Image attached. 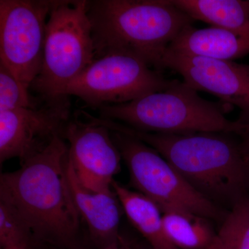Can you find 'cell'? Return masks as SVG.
Returning a JSON list of instances; mask_svg holds the SVG:
<instances>
[{
  "instance_id": "cell-17",
  "label": "cell",
  "mask_w": 249,
  "mask_h": 249,
  "mask_svg": "<svg viewBox=\"0 0 249 249\" xmlns=\"http://www.w3.org/2000/svg\"><path fill=\"white\" fill-rule=\"evenodd\" d=\"M208 249H249V196L241 198L228 211Z\"/></svg>"
},
{
  "instance_id": "cell-5",
  "label": "cell",
  "mask_w": 249,
  "mask_h": 249,
  "mask_svg": "<svg viewBox=\"0 0 249 249\" xmlns=\"http://www.w3.org/2000/svg\"><path fill=\"white\" fill-rule=\"evenodd\" d=\"M89 1H53L46 27L42 68L30 89L43 100L62 93L96 59Z\"/></svg>"
},
{
  "instance_id": "cell-10",
  "label": "cell",
  "mask_w": 249,
  "mask_h": 249,
  "mask_svg": "<svg viewBox=\"0 0 249 249\" xmlns=\"http://www.w3.org/2000/svg\"><path fill=\"white\" fill-rule=\"evenodd\" d=\"M82 115L81 120L69 121L62 133L69 142V160L85 188L109 191L114 177L120 171L122 157L110 130L88 113Z\"/></svg>"
},
{
  "instance_id": "cell-8",
  "label": "cell",
  "mask_w": 249,
  "mask_h": 249,
  "mask_svg": "<svg viewBox=\"0 0 249 249\" xmlns=\"http://www.w3.org/2000/svg\"><path fill=\"white\" fill-rule=\"evenodd\" d=\"M54 1H0V62L29 92L42 68L46 27Z\"/></svg>"
},
{
  "instance_id": "cell-18",
  "label": "cell",
  "mask_w": 249,
  "mask_h": 249,
  "mask_svg": "<svg viewBox=\"0 0 249 249\" xmlns=\"http://www.w3.org/2000/svg\"><path fill=\"white\" fill-rule=\"evenodd\" d=\"M36 242L30 228L11 205L0 201L1 249H30Z\"/></svg>"
},
{
  "instance_id": "cell-13",
  "label": "cell",
  "mask_w": 249,
  "mask_h": 249,
  "mask_svg": "<svg viewBox=\"0 0 249 249\" xmlns=\"http://www.w3.org/2000/svg\"><path fill=\"white\" fill-rule=\"evenodd\" d=\"M168 49L233 61L249 53V39L222 28L196 29L191 24L180 33Z\"/></svg>"
},
{
  "instance_id": "cell-7",
  "label": "cell",
  "mask_w": 249,
  "mask_h": 249,
  "mask_svg": "<svg viewBox=\"0 0 249 249\" xmlns=\"http://www.w3.org/2000/svg\"><path fill=\"white\" fill-rule=\"evenodd\" d=\"M174 80L166 79L142 59L121 53L95 59L72 80L62 95L75 96L92 107L130 102L168 89Z\"/></svg>"
},
{
  "instance_id": "cell-4",
  "label": "cell",
  "mask_w": 249,
  "mask_h": 249,
  "mask_svg": "<svg viewBox=\"0 0 249 249\" xmlns=\"http://www.w3.org/2000/svg\"><path fill=\"white\" fill-rule=\"evenodd\" d=\"M232 107L222 101L205 100L186 83L174 80L168 89L130 102L98 108L101 119L142 132L178 134L218 132L236 135L240 123L225 117Z\"/></svg>"
},
{
  "instance_id": "cell-19",
  "label": "cell",
  "mask_w": 249,
  "mask_h": 249,
  "mask_svg": "<svg viewBox=\"0 0 249 249\" xmlns=\"http://www.w3.org/2000/svg\"><path fill=\"white\" fill-rule=\"evenodd\" d=\"M11 72L0 62V111L38 106Z\"/></svg>"
},
{
  "instance_id": "cell-9",
  "label": "cell",
  "mask_w": 249,
  "mask_h": 249,
  "mask_svg": "<svg viewBox=\"0 0 249 249\" xmlns=\"http://www.w3.org/2000/svg\"><path fill=\"white\" fill-rule=\"evenodd\" d=\"M68 96L45 100L43 106L0 111V162L20 163L43 150L61 135L70 121Z\"/></svg>"
},
{
  "instance_id": "cell-16",
  "label": "cell",
  "mask_w": 249,
  "mask_h": 249,
  "mask_svg": "<svg viewBox=\"0 0 249 249\" xmlns=\"http://www.w3.org/2000/svg\"><path fill=\"white\" fill-rule=\"evenodd\" d=\"M162 213L167 237L178 249H208L213 242L217 232L209 219L182 211Z\"/></svg>"
},
{
  "instance_id": "cell-12",
  "label": "cell",
  "mask_w": 249,
  "mask_h": 249,
  "mask_svg": "<svg viewBox=\"0 0 249 249\" xmlns=\"http://www.w3.org/2000/svg\"><path fill=\"white\" fill-rule=\"evenodd\" d=\"M67 175L77 210L86 222L95 244L103 249L119 242L123 209L112 188L103 192L87 189L77 178L69 155Z\"/></svg>"
},
{
  "instance_id": "cell-1",
  "label": "cell",
  "mask_w": 249,
  "mask_h": 249,
  "mask_svg": "<svg viewBox=\"0 0 249 249\" xmlns=\"http://www.w3.org/2000/svg\"><path fill=\"white\" fill-rule=\"evenodd\" d=\"M69 147L56 136L19 169L0 176V201L16 209L30 228L36 242L70 247L80 216L67 175Z\"/></svg>"
},
{
  "instance_id": "cell-6",
  "label": "cell",
  "mask_w": 249,
  "mask_h": 249,
  "mask_svg": "<svg viewBox=\"0 0 249 249\" xmlns=\"http://www.w3.org/2000/svg\"><path fill=\"white\" fill-rule=\"evenodd\" d=\"M110 132L128 168L131 186L162 213L182 211L222 224L228 211L198 193L157 150L129 134Z\"/></svg>"
},
{
  "instance_id": "cell-2",
  "label": "cell",
  "mask_w": 249,
  "mask_h": 249,
  "mask_svg": "<svg viewBox=\"0 0 249 249\" xmlns=\"http://www.w3.org/2000/svg\"><path fill=\"white\" fill-rule=\"evenodd\" d=\"M103 124L155 149L194 189L218 206L231 209L249 196V163L235 134L150 133L114 121H104Z\"/></svg>"
},
{
  "instance_id": "cell-15",
  "label": "cell",
  "mask_w": 249,
  "mask_h": 249,
  "mask_svg": "<svg viewBox=\"0 0 249 249\" xmlns=\"http://www.w3.org/2000/svg\"><path fill=\"white\" fill-rule=\"evenodd\" d=\"M187 11L193 19L231 31L249 39V0H191Z\"/></svg>"
},
{
  "instance_id": "cell-3",
  "label": "cell",
  "mask_w": 249,
  "mask_h": 249,
  "mask_svg": "<svg viewBox=\"0 0 249 249\" xmlns=\"http://www.w3.org/2000/svg\"><path fill=\"white\" fill-rule=\"evenodd\" d=\"M96 58L134 55L160 71L167 49L193 19L171 0H96L88 6Z\"/></svg>"
},
{
  "instance_id": "cell-20",
  "label": "cell",
  "mask_w": 249,
  "mask_h": 249,
  "mask_svg": "<svg viewBox=\"0 0 249 249\" xmlns=\"http://www.w3.org/2000/svg\"><path fill=\"white\" fill-rule=\"evenodd\" d=\"M240 123V129L235 136L238 138L241 150L244 157L249 163V121L245 123Z\"/></svg>"
},
{
  "instance_id": "cell-11",
  "label": "cell",
  "mask_w": 249,
  "mask_h": 249,
  "mask_svg": "<svg viewBox=\"0 0 249 249\" xmlns=\"http://www.w3.org/2000/svg\"><path fill=\"white\" fill-rule=\"evenodd\" d=\"M165 68L179 73L183 83L196 91L211 93L222 102L238 107L237 121H249V65L168 49L162 60V69Z\"/></svg>"
},
{
  "instance_id": "cell-21",
  "label": "cell",
  "mask_w": 249,
  "mask_h": 249,
  "mask_svg": "<svg viewBox=\"0 0 249 249\" xmlns=\"http://www.w3.org/2000/svg\"><path fill=\"white\" fill-rule=\"evenodd\" d=\"M103 249H134L132 247H129L127 244L124 242V239L122 237H121L120 240L119 242H116L115 244H113L109 247H106V248Z\"/></svg>"
},
{
  "instance_id": "cell-14",
  "label": "cell",
  "mask_w": 249,
  "mask_h": 249,
  "mask_svg": "<svg viewBox=\"0 0 249 249\" xmlns=\"http://www.w3.org/2000/svg\"><path fill=\"white\" fill-rule=\"evenodd\" d=\"M111 188L129 222L152 249H178L167 237L163 213L157 204L142 193L132 191L115 180Z\"/></svg>"
}]
</instances>
